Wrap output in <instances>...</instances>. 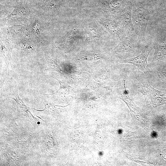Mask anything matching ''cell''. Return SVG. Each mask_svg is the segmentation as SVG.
Instances as JSON below:
<instances>
[{
  "label": "cell",
  "mask_w": 166,
  "mask_h": 166,
  "mask_svg": "<svg viewBox=\"0 0 166 166\" xmlns=\"http://www.w3.org/2000/svg\"><path fill=\"white\" fill-rule=\"evenodd\" d=\"M13 95H14L15 98V99L13 98V99L16 101L17 103V107L18 110L23 115L28 117L30 120H34L35 121V118L33 117L30 112L29 109L19 97L17 88H15Z\"/></svg>",
  "instance_id": "obj_5"
},
{
  "label": "cell",
  "mask_w": 166,
  "mask_h": 166,
  "mask_svg": "<svg viewBox=\"0 0 166 166\" xmlns=\"http://www.w3.org/2000/svg\"><path fill=\"white\" fill-rule=\"evenodd\" d=\"M154 53L152 61L162 60L166 56V49L163 46L156 45L154 46Z\"/></svg>",
  "instance_id": "obj_8"
},
{
  "label": "cell",
  "mask_w": 166,
  "mask_h": 166,
  "mask_svg": "<svg viewBox=\"0 0 166 166\" xmlns=\"http://www.w3.org/2000/svg\"><path fill=\"white\" fill-rule=\"evenodd\" d=\"M160 75H161L162 79L166 81V72H161L160 73Z\"/></svg>",
  "instance_id": "obj_10"
},
{
  "label": "cell",
  "mask_w": 166,
  "mask_h": 166,
  "mask_svg": "<svg viewBox=\"0 0 166 166\" xmlns=\"http://www.w3.org/2000/svg\"><path fill=\"white\" fill-rule=\"evenodd\" d=\"M136 14V23L143 34H145L149 16L147 10L140 12L138 10Z\"/></svg>",
  "instance_id": "obj_4"
},
{
  "label": "cell",
  "mask_w": 166,
  "mask_h": 166,
  "mask_svg": "<svg viewBox=\"0 0 166 166\" xmlns=\"http://www.w3.org/2000/svg\"><path fill=\"white\" fill-rule=\"evenodd\" d=\"M46 70L49 71H55L59 73H61L62 71L61 68L57 64V61L52 59L47 61V68Z\"/></svg>",
  "instance_id": "obj_9"
},
{
  "label": "cell",
  "mask_w": 166,
  "mask_h": 166,
  "mask_svg": "<svg viewBox=\"0 0 166 166\" xmlns=\"http://www.w3.org/2000/svg\"><path fill=\"white\" fill-rule=\"evenodd\" d=\"M56 79L59 84V87L58 89L53 93L48 94V95H66L69 94L72 92L74 91V89L67 84L63 82L56 78Z\"/></svg>",
  "instance_id": "obj_7"
},
{
  "label": "cell",
  "mask_w": 166,
  "mask_h": 166,
  "mask_svg": "<svg viewBox=\"0 0 166 166\" xmlns=\"http://www.w3.org/2000/svg\"><path fill=\"white\" fill-rule=\"evenodd\" d=\"M143 80L140 83V92L145 97H147L152 100H158L160 105L164 104L166 102V93L154 89L147 79Z\"/></svg>",
  "instance_id": "obj_1"
},
{
  "label": "cell",
  "mask_w": 166,
  "mask_h": 166,
  "mask_svg": "<svg viewBox=\"0 0 166 166\" xmlns=\"http://www.w3.org/2000/svg\"><path fill=\"white\" fill-rule=\"evenodd\" d=\"M122 39L119 44L114 49V51L122 53L132 52L135 48V43L132 38L127 37Z\"/></svg>",
  "instance_id": "obj_3"
},
{
  "label": "cell",
  "mask_w": 166,
  "mask_h": 166,
  "mask_svg": "<svg viewBox=\"0 0 166 166\" xmlns=\"http://www.w3.org/2000/svg\"><path fill=\"white\" fill-rule=\"evenodd\" d=\"M122 18L123 23L127 31V34L130 35L134 30L132 21L131 9L127 10L123 13Z\"/></svg>",
  "instance_id": "obj_6"
},
{
  "label": "cell",
  "mask_w": 166,
  "mask_h": 166,
  "mask_svg": "<svg viewBox=\"0 0 166 166\" xmlns=\"http://www.w3.org/2000/svg\"><path fill=\"white\" fill-rule=\"evenodd\" d=\"M151 50V48L147 46L138 55L132 58L121 60L120 62L132 64L146 75L150 71L147 59Z\"/></svg>",
  "instance_id": "obj_2"
}]
</instances>
